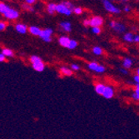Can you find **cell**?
Instances as JSON below:
<instances>
[{
  "mask_svg": "<svg viewBox=\"0 0 139 139\" xmlns=\"http://www.w3.org/2000/svg\"><path fill=\"white\" fill-rule=\"evenodd\" d=\"M0 13L9 19H16L19 15L18 11L11 9L3 3H0Z\"/></svg>",
  "mask_w": 139,
  "mask_h": 139,
  "instance_id": "cell-1",
  "label": "cell"
},
{
  "mask_svg": "<svg viewBox=\"0 0 139 139\" xmlns=\"http://www.w3.org/2000/svg\"><path fill=\"white\" fill-rule=\"evenodd\" d=\"M103 3L104 8H105V9L107 11H108L109 13H115V14H119L121 13V10L119 9L118 8L114 6L113 3L109 1V0H103Z\"/></svg>",
  "mask_w": 139,
  "mask_h": 139,
  "instance_id": "cell-2",
  "label": "cell"
},
{
  "mask_svg": "<svg viewBox=\"0 0 139 139\" xmlns=\"http://www.w3.org/2000/svg\"><path fill=\"white\" fill-rule=\"evenodd\" d=\"M56 12L58 13L64 14L66 16H70L72 13V10L71 9H69L68 7H67L65 4H63V3H60V4H57L56 7Z\"/></svg>",
  "mask_w": 139,
  "mask_h": 139,
  "instance_id": "cell-3",
  "label": "cell"
},
{
  "mask_svg": "<svg viewBox=\"0 0 139 139\" xmlns=\"http://www.w3.org/2000/svg\"><path fill=\"white\" fill-rule=\"evenodd\" d=\"M103 24V19L99 16H94L90 19V26L92 27H100Z\"/></svg>",
  "mask_w": 139,
  "mask_h": 139,
  "instance_id": "cell-4",
  "label": "cell"
},
{
  "mask_svg": "<svg viewBox=\"0 0 139 139\" xmlns=\"http://www.w3.org/2000/svg\"><path fill=\"white\" fill-rule=\"evenodd\" d=\"M114 95V91L113 89V87H105V90H104L103 93V96L105 98L107 99H110L113 97Z\"/></svg>",
  "mask_w": 139,
  "mask_h": 139,
  "instance_id": "cell-5",
  "label": "cell"
},
{
  "mask_svg": "<svg viewBox=\"0 0 139 139\" xmlns=\"http://www.w3.org/2000/svg\"><path fill=\"white\" fill-rule=\"evenodd\" d=\"M33 65V68L35 71L37 72H42L44 70V68H45V65L44 63H42V61H38V62H36V63H32Z\"/></svg>",
  "mask_w": 139,
  "mask_h": 139,
  "instance_id": "cell-6",
  "label": "cell"
},
{
  "mask_svg": "<svg viewBox=\"0 0 139 139\" xmlns=\"http://www.w3.org/2000/svg\"><path fill=\"white\" fill-rule=\"evenodd\" d=\"M71 39L68 37H65V36H62L59 38L58 42L61 46H63L64 48H68L69 45V42H70Z\"/></svg>",
  "mask_w": 139,
  "mask_h": 139,
  "instance_id": "cell-7",
  "label": "cell"
},
{
  "mask_svg": "<svg viewBox=\"0 0 139 139\" xmlns=\"http://www.w3.org/2000/svg\"><path fill=\"white\" fill-rule=\"evenodd\" d=\"M116 32H118V33H123V32H125V30H126V28H125V26L123 25L122 24H119V23H117L116 22V24L114 25V27L113 28Z\"/></svg>",
  "mask_w": 139,
  "mask_h": 139,
  "instance_id": "cell-8",
  "label": "cell"
},
{
  "mask_svg": "<svg viewBox=\"0 0 139 139\" xmlns=\"http://www.w3.org/2000/svg\"><path fill=\"white\" fill-rule=\"evenodd\" d=\"M41 32H42V30L39 28H38V27L32 26V27H30V28H29V33L31 34H33V35L40 36Z\"/></svg>",
  "mask_w": 139,
  "mask_h": 139,
  "instance_id": "cell-9",
  "label": "cell"
},
{
  "mask_svg": "<svg viewBox=\"0 0 139 139\" xmlns=\"http://www.w3.org/2000/svg\"><path fill=\"white\" fill-rule=\"evenodd\" d=\"M105 87H106L105 85H103L102 83H98L95 86V91H96V92H97L98 94L103 95L104 90H105Z\"/></svg>",
  "mask_w": 139,
  "mask_h": 139,
  "instance_id": "cell-10",
  "label": "cell"
},
{
  "mask_svg": "<svg viewBox=\"0 0 139 139\" xmlns=\"http://www.w3.org/2000/svg\"><path fill=\"white\" fill-rule=\"evenodd\" d=\"M27 29H28V28H27V26L24 25V24H19L16 25V30H17V32H18L19 33H22V34L26 33Z\"/></svg>",
  "mask_w": 139,
  "mask_h": 139,
  "instance_id": "cell-11",
  "label": "cell"
},
{
  "mask_svg": "<svg viewBox=\"0 0 139 139\" xmlns=\"http://www.w3.org/2000/svg\"><path fill=\"white\" fill-rule=\"evenodd\" d=\"M52 33H53V30L51 28H46L44 30H42L39 37H41L42 38H43L45 37H51Z\"/></svg>",
  "mask_w": 139,
  "mask_h": 139,
  "instance_id": "cell-12",
  "label": "cell"
},
{
  "mask_svg": "<svg viewBox=\"0 0 139 139\" xmlns=\"http://www.w3.org/2000/svg\"><path fill=\"white\" fill-rule=\"evenodd\" d=\"M59 25L66 31V32H70L71 31V24L69 22H61Z\"/></svg>",
  "mask_w": 139,
  "mask_h": 139,
  "instance_id": "cell-13",
  "label": "cell"
},
{
  "mask_svg": "<svg viewBox=\"0 0 139 139\" xmlns=\"http://www.w3.org/2000/svg\"><path fill=\"white\" fill-rule=\"evenodd\" d=\"M61 72L63 73V75H66V76H71L72 75V71L71 70L70 68H68L67 67H62L60 69Z\"/></svg>",
  "mask_w": 139,
  "mask_h": 139,
  "instance_id": "cell-14",
  "label": "cell"
},
{
  "mask_svg": "<svg viewBox=\"0 0 139 139\" xmlns=\"http://www.w3.org/2000/svg\"><path fill=\"white\" fill-rule=\"evenodd\" d=\"M56 7H57V4H55V3H49L48 5V9H47L48 13L52 14V15L54 13V12H56Z\"/></svg>",
  "mask_w": 139,
  "mask_h": 139,
  "instance_id": "cell-15",
  "label": "cell"
},
{
  "mask_svg": "<svg viewBox=\"0 0 139 139\" xmlns=\"http://www.w3.org/2000/svg\"><path fill=\"white\" fill-rule=\"evenodd\" d=\"M123 39H124L126 42H133V39H134V35L132 33H126L124 37H123Z\"/></svg>",
  "mask_w": 139,
  "mask_h": 139,
  "instance_id": "cell-16",
  "label": "cell"
},
{
  "mask_svg": "<svg viewBox=\"0 0 139 139\" xmlns=\"http://www.w3.org/2000/svg\"><path fill=\"white\" fill-rule=\"evenodd\" d=\"M123 68H130L131 67H132L133 65V60L130 59V58H125L124 60H123Z\"/></svg>",
  "mask_w": 139,
  "mask_h": 139,
  "instance_id": "cell-17",
  "label": "cell"
},
{
  "mask_svg": "<svg viewBox=\"0 0 139 139\" xmlns=\"http://www.w3.org/2000/svg\"><path fill=\"white\" fill-rule=\"evenodd\" d=\"M99 64H98L97 63H95V62H92V63H88L87 65V68L90 69V70H92V71H95L96 69H97L98 66Z\"/></svg>",
  "mask_w": 139,
  "mask_h": 139,
  "instance_id": "cell-18",
  "label": "cell"
},
{
  "mask_svg": "<svg viewBox=\"0 0 139 139\" xmlns=\"http://www.w3.org/2000/svg\"><path fill=\"white\" fill-rule=\"evenodd\" d=\"M92 53H93L95 55H102L103 49L100 47H94L92 48Z\"/></svg>",
  "mask_w": 139,
  "mask_h": 139,
  "instance_id": "cell-19",
  "label": "cell"
},
{
  "mask_svg": "<svg viewBox=\"0 0 139 139\" xmlns=\"http://www.w3.org/2000/svg\"><path fill=\"white\" fill-rule=\"evenodd\" d=\"M77 46H78V42H77V41L75 40H71L70 42H69V45L68 48V49H74L77 48Z\"/></svg>",
  "mask_w": 139,
  "mask_h": 139,
  "instance_id": "cell-20",
  "label": "cell"
},
{
  "mask_svg": "<svg viewBox=\"0 0 139 139\" xmlns=\"http://www.w3.org/2000/svg\"><path fill=\"white\" fill-rule=\"evenodd\" d=\"M2 53L7 57H13V53L12 50H10V49H7V48L3 49Z\"/></svg>",
  "mask_w": 139,
  "mask_h": 139,
  "instance_id": "cell-21",
  "label": "cell"
},
{
  "mask_svg": "<svg viewBox=\"0 0 139 139\" xmlns=\"http://www.w3.org/2000/svg\"><path fill=\"white\" fill-rule=\"evenodd\" d=\"M73 13H74L75 14H77V15H80V14L83 13V9H81L80 7L74 8V9H73Z\"/></svg>",
  "mask_w": 139,
  "mask_h": 139,
  "instance_id": "cell-22",
  "label": "cell"
},
{
  "mask_svg": "<svg viewBox=\"0 0 139 139\" xmlns=\"http://www.w3.org/2000/svg\"><path fill=\"white\" fill-rule=\"evenodd\" d=\"M96 72H98V73H103L105 72V68H104L103 65H98L97 69L95 70Z\"/></svg>",
  "mask_w": 139,
  "mask_h": 139,
  "instance_id": "cell-23",
  "label": "cell"
},
{
  "mask_svg": "<svg viewBox=\"0 0 139 139\" xmlns=\"http://www.w3.org/2000/svg\"><path fill=\"white\" fill-rule=\"evenodd\" d=\"M42 59L40 58L39 57H38V56H32L30 57V62L32 63H36V62H38V61H41Z\"/></svg>",
  "mask_w": 139,
  "mask_h": 139,
  "instance_id": "cell-24",
  "label": "cell"
},
{
  "mask_svg": "<svg viewBox=\"0 0 139 139\" xmlns=\"http://www.w3.org/2000/svg\"><path fill=\"white\" fill-rule=\"evenodd\" d=\"M92 33H95V34H100L101 33V28L99 27H92Z\"/></svg>",
  "mask_w": 139,
  "mask_h": 139,
  "instance_id": "cell-25",
  "label": "cell"
},
{
  "mask_svg": "<svg viewBox=\"0 0 139 139\" xmlns=\"http://www.w3.org/2000/svg\"><path fill=\"white\" fill-rule=\"evenodd\" d=\"M63 4H65L67 7H68L69 9H71L72 11H73V4L72 3H70V2H68V1H66V2H63Z\"/></svg>",
  "mask_w": 139,
  "mask_h": 139,
  "instance_id": "cell-26",
  "label": "cell"
},
{
  "mask_svg": "<svg viewBox=\"0 0 139 139\" xmlns=\"http://www.w3.org/2000/svg\"><path fill=\"white\" fill-rule=\"evenodd\" d=\"M71 68H72V70H74V71H78L80 69V67L78 66V65H77V64H72L71 65Z\"/></svg>",
  "mask_w": 139,
  "mask_h": 139,
  "instance_id": "cell-27",
  "label": "cell"
},
{
  "mask_svg": "<svg viewBox=\"0 0 139 139\" xmlns=\"http://www.w3.org/2000/svg\"><path fill=\"white\" fill-rule=\"evenodd\" d=\"M5 28H6V24H4V23L0 22V31L4 30Z\"/></svg>",
  "mask_w": 139,
  "mask_h": 139,
  "instance_id": "cell-28",
  "label": "cell"
},
{
  "mask_svg": "<svg viewBox=\"0 0 139 139\" xmlns=\"http://www.w3.org/2000/svg\"><path fill=\"white\" fill-rule=\"evenodd\" d=\"M83 25H84L85 27L90 26V19H86V20H84V22H83Z\"/></svg>",
  "mask_w": 139,
  "mask_h": 139,
  "instance_id": "cell-29",
  "label": "cell"
},
{
  "mask_svg": "<svg viewBox=\"0 0 139 139\" xmlns=\"http://www.w3.org/2000/svg\"><path fill=\"white\" fill-rule=\"evenodd\" d=\"M132 97H133V99L137 100V101H139V95H138V94H137L136 92H134V93H133Z\"/></svg>",
  "mask_w": 139,
  "mask_h": 139,
  "instance_id": "cell-30",
  "label": "cell"
},
{
  "mask_svg": "<svg viewBox=\"0 0 139 139\" xmlns=\"http://www.w3.org/2000/svg\"><path fill=\"white\" fill-rule=\"evenodd\" d=\"M42 39H43V41H44V42H51L52 38H51V37H45V38H42Z\"/></svg>",
  "mask_w": 139,
  "mask_h": 139,
  "instance_id": "cell-31",
  "label": "cell"
},
{
  "mask_svg": "<svg viewBox=\"0 0 139 139\" xmlns=\"http://www.w3.org/2000/svg\"><path fill=\"white\" fill-rule=\"evenodd\" d=\"M5 60V55L3 53H0V62H3Z\"/></svg>",
  "mask_w": 139,
  "mask_h": 139,
  "instance_id": "cell-32",
  "label": "cell"
},
{
  "mask_svg": "<svg viewBox=\"0 0 139 139\" xmlns=\"http://www.w3.org/2000/svg\"><path fill=\"white\" fill-rule=\"evenodd\" d=\"M120 72L122 73V74H127V73H128V72H127V68H120Z\"/></svg>",
  "mask_w": 139,
  "mask_h": 139,
  "instance_id": "cell-33",
  "label": "cell"
},
{
  "mask_svg": "<svg viewBox=\"0 0 139 139\" xmlns=\"http://www.w3.org/2000/svg\"><path fill=\"white\" fill-rule=\"evenodd\" d=\"M36 0H25V2L28 3V4H33V3H35Z\"/></svg>",
  "mask_w": 139,
  "mask_h": 139,
  "instance_id": "cell-34",
  "label": "cell"
},
{
  "mask_svg": "<svg viewBox=\"0 0 139 139\" xmlns=\"http://www.w3.org/2000/svg\"><path fill=\"white\" fill-rule=\"evenodd\" d=\"M133 42H139V35H136V36H134Z\"/></svg>",
  "mask_w": 139,
  "mask_h": 139,
  "instance_id": "cell-35",
  "label": "cell"
},
{
  "mask_svg": "<svg viewBox=\"0 0 139 139\" xmlns=\"http://www.w3.org/2000/svg\"><path fill=\"white\" fill-rule=\"evenodd\" d=\"M23 7L25 8L26 9H28L29 11H33V9L30 6H28V5H23Z\"/></svg>",
  "mask_w": 139,
  "mask_h": 139,
  "instance_id": "cell-36",
  "label": "cell"
},
{
  "mask_svg": "<svg viewBox=\"0 0 139 139\" xmlns=\"http://www.w3.org/2000/svg\"><path fill=\"white\" fill-rule=\"evenodd\" d=\"M131 9H130V7H128V6H126V7H124V11L125 12H129Z\"/></svg>",
  "mask_w": 139,
  "mask_h": 139,
  "instance_id": "cell-37",
  "label": "cell"
},
{
  "mask_svg": "<svg viewBox=\"0 0 139 139\" xmlns=\"http://www.w3.org/2000/svg\"><path fill=\"white\" fill-rule=\"evenodd\" d=\"M115 24H116V22H115V21H112V22L110 23V27H111V28H113V27H114Z\"/></svg>",
  "mask_w": 139,
  "mask_h": 139,
  "instance_id": "cell-38",
  "label": "cell"
},
{
  "mask_svg": "<svg viewBox=\"0 0 139 139\" xmlns=\"http://www.w3.org/2000/svg\"><path fill=\"white\" fill-rule=\"evenodd\" d=\"M135 92H136L137 94L139 95V88H138V87H136V89H135Z\"/></svg>",
  "mask_w": 139,
  "mask_h": 139,
  "instance_id": "cell-39",
  "label": "cell"
},
{
  "mask_svg": "<svg viewBox=\"0 0 139 139\" xmlns=\"http://www.w3.org/2000/svg\"><path fill=\"white\" fill-rule=\"evenodd\" d=\"M137 74H138V75H139V68H138L137 70Z\"/></svg>",
  "mask_w": 139,
  "mask_h": 139,
  "instance_id": "cell-40",
  "label": "cell"
},
{
  "mask_svg": "<svg viewBox=\"0 0 139 139\" xmlns=\"http://www.w3.org/2000/svg\"><path fill=\"white\" fill-rule=\"evenodd\" d=\"M122 1H123V2H127V1H128V0H122Z\"/></svg>",
  "mask_w": 139,
  "mask_h": 139,
  "instance_id": "cell-41",
  "label": "cell"
}]
</instances>
